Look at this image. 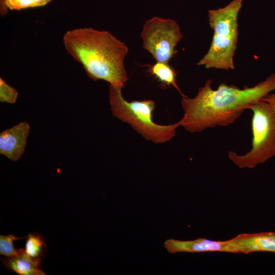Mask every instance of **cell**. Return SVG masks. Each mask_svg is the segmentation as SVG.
Segmentation results:
<instances>
[{
  "label": "cell",
  "mask_w": 275,
  "mask_h": 275,
  "mask_svg": "<svg viewBox=\"0 0 275 275\" xmlns=\"http://www.w3.org/2000/svg\"><path fill=\"white\" fill-rule=\"evenodd\" d=\"M30 125L26 121L21 122L0 133V154L16 161L24 152Z\"/></svg>",
  "instance_id": "8"
},
{
  "label": "cell",
  "mask_w": 275,
  "mask_h": 275,
  "mask_svg": "<svg viewBox=\"0 0 275 275\" xmlns=\"http://www.w3.org/2000/svg\"><path fill=\"white\" fill-rule=\"evenodd\" d=\"M252 148L245 154L228 152L229 158L240 168L253 169L275 155V109L261 99L251 106Z\"/></svg>",
  "instance_id": "5"
},
{
  "label": "cell",
  "mask_w": 275,
  "mask_h": 275,
  "mask_svg": "<svg viewBox=\"0 0 275 275\" xmlns=\"http://www.w3.org/2000/svg\"><path fill=\"white\" fill-rule=\"evenodd\" d=\"M148 71L160 82L162 87H173L182 96L183 94L176 82L177 73L169 63L156 62L151 65L148 66Z\"/></svg>",
  "instance_id": "11"
},
{
  "label": "cell",
  "mask_w": 275,
  "mask_h": 275,
  "mask_svg": "<svg viewBox=\"0 0 275 275\" xmlns=\"http://www.w3.org/2000/svg\"><path fill=\"white\" fill-rule=\"evenodd\" d=\"M52 0H6L5 5L11 10H20L29 8L45 6Z\"/></svg>",
  "instance_id": "14"
},
{
  "label": "cell",
  "mask_w": 275,
  "mask_h": 275,
  "mask_svg": "<svg viewBox=\"0 0 275 275\" xmlns=\"http://www.w3.org/2000/svg\"><path fill=\"white\" fill-rule=\"evenodd\" d=\"M5 266L9 270L20 275H45L41 269V262L33 260L24 249L20 248L17 254L1 258Z\"/></svg>",
  "instance_id": "10"
},
{
  "label": "cell",
  "mask_w": 275,
  "mask_h": 275,
  "mask_svg": "<svg viewBox=\"0 0 275 275\" xmlns=\"http://www.w3.org/2000/svg\"><path fill=\"white\" fill-rule=\"evenodd\" d=\"M25 238L19 237L13 234L0 235V254L5 257H10L17 254L18 249H15L14 241Z\"/></svg>",
  "instance_id": "13"
},
{
  "label": "cell",
  "mask_w": 275,
  "mask_h": 275,
  "mask_svg": "<svg viewBox=\"0 0 275 275\" xmlns=\"http://www.w3.org/2000/svg\"><path fill=\"white\" fill-rule=\"evenodd\" d=\"M240 253H275V232L241 234L234 237Z\"/></svg>",
  "instance_id": "9"
},
{
  "label": "cell",
  "mask_w": 275,
  "mask_h": 275,
  "mask_svg": "<svg viewBox=\"0 0 275 275\" xmlns=\"http://www.w3.org/2000/svg\"><path fill=\"white\" fill-rule=\"evenodd\" d=\"M18 93L13 87L0 78V102L14 103L16 102Z\"/></svg>",
  "instance_id": "15"
},
{
  "label": "cell",
  "mask_w": 275,
  "mask_h": 275,
  "mask_svg": "<svg viewBox=\"0 0 275 275\" xmlns=\"http://www.w3.org/2000/svg\"><path fill=\"white\" fill-rule=\"evenodd\" d=\"M164 247L170 254L210 252L239 253V248L234 238L224 241L203 238L186 241L169 239L164 241Z\"/></svg>",
  "instance_id": "7"
},
{
  "label": "cell",
  "mask_w": 275,
  "mask_h": 275,
  "mask_svg": "<svg viewBox=\"0 0 275 275\" xmlns=\"http://www.w3.org/2000/svg\"><path fill=\"white\" fill-rule=\"evenodd\" d=\"M243 0H233L225 7L208 11L213 35L207 53L197 63L206 68H234L233 58L238 40V16Z\"/></svg>",
  "instance_id": "3"
},
{
  "label": "cell",
  "mask_w": 275,
  "mask_h": 275,
  "mask_svg": "<svg viewBox=\"0 0 275 275\" xmlns=\"http://www.w3.org/2000/svg\"><path fill=\"white\" fill-rule=\"evenodd\" d=\"M261 99L269 103L275 109V93L269 94Z\"/></svg>",
  "instance_id": "16"
},
{
  "label": "cell",
  "mask_w": 275,
  "mask_h": 275,
  "mask_svg": "<svg viewBox=\"0 0 275 275\" xmlns=\"http://www.w3.org/2000/svg\"><path fill=\"white\" fill-rule=\"evenodd\" d=\"M183 37L175 20L157 16L146 21L141 33L143 48L156 62L166 63L176 53L175 47Z\"/></svg>",
  "instance_id": "6"
},
{
  "label": "cell",
  "mask_w": 275,
  "mask_h": 275,
  "mask_svg": "<svg viewBox=\"0 0 275 275\" xmlns=\"http://www.w3.org/2000/svg\"><path fill=\"white\" fill-rule=\"evenodd\" d=\"M63 43L67 52L82 65L91 79L125 88L128 77L124 60L128 48L111 32L76 28L63 35Z\"/></svg>",
  "instance_id": "2"
},
{
  "label": "cell",
  "mask_w": 275,
  "mask_h": 275,
  "mask_svg": "<svg viewBox=\"0 0 275 275\" xmlns=\"http://www.w3.org/2000/svg\"><path fill=\"white\" fill-rule=\"evenodd\" d=\"M6 0H0V14L2 16H4L8 13V8L5 3Z\"/></svg>",
  "instance_id": "17"
},
{
  "label": "cell",
  "mask_w": 275,
  "mask_h": 275,
  "mask_svg": "<svg viewBox=\"0 0 275 275\" xmlns=\"http://www.w3.org/2000/svg\"><path fill=\"white\" fill-rule=\"evenodd\" d=\"M208 79L193 98L182 97L184 112L181 126L191 133L233 123L246 109L275 90V73L253 87L242 89L233 85L220 84L212 88Z\"/></svg>",
  "instance_id": "1"
},
{
  "label": "cell",
  "mask_w": 275,
  "mask_h": 275,
  "mask_svg": "<svg viewBox=\"0 0 275 275\" xmlns=\"http://www.w3.org/2000/svg\"><path fill=\"white\" fill-rule=\"evenodd\" d=\"M109 99L113 116L129 124L145 139L155 144L171 141L181 126V121L167 125L155 123L152 119L155 102L150 99L128 101L123 96L120 85H108Z\"/></svg>",
  "instance_id": "4"
},
{
  "label": "cell",
  "mask_w": 275,
  "mask_h": 275,
  "mask_svg": "<svg viewBox=\"0 0 275 275\" xmlns=\"http://www.w3.org/2000/svg\"><path fill=\"white\" fill-rule=\"evenodd\" d=\"M25 239L26 253L33 260L41 262L46 256L47 248L43 236L38 232H32Z\"/></svg>",
  "instance_id": "12"
}]
</instances>
